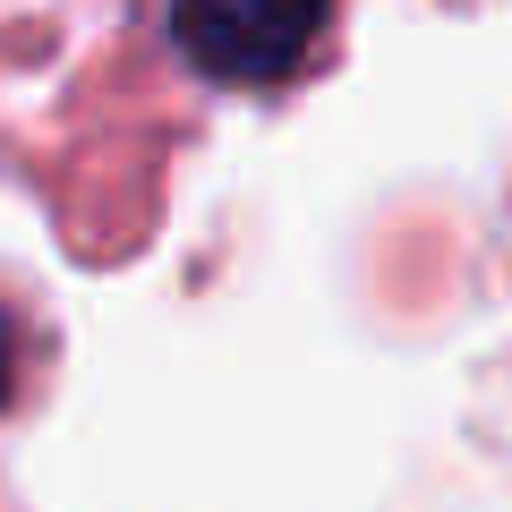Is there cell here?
<instances>
[{"instance_id": "1", "label": "cell", "mask_w": 512, "mask_h": 512, "mask_svg": "<svg viewBox=\"0 0 512 512\" xmlns=\"http://www.w3.org/2000/svg\"><path fill=\"white\" fill-rule=\"evenodd\" d=\"M333 0H171L188 69L214 86H274L316 52Z\"/></svg>"}, {"instance_id": "2", "label": "cell", "mask_w": 512, "mask_h": 512, "mask_svg": "<svg viewBox=\"0 0 512 512\" xmlns=\"http://www.w3.org/2000/svg\"><path fill=\"white\" fill-rule=\"evenodd\" d=\"M0 393H9V325H0Z\"/></svg>"}]
</instances>
